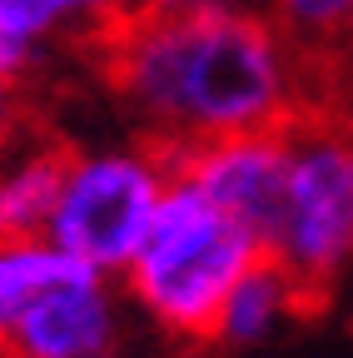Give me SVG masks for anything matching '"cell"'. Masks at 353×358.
<instances>
[{"label": "cell", "instance_id": "3957f363", "mask_svg": "<svg viewBox=\"0 0 353 358\" xmlns=\"http://www.w3.org/2000/svg\"><path fill=\"white\" fill-rule=\"evenodd\" d=\"M264 254L289 268L308 299L353 279V115L303 110L289 124V169Z\"/></svg>", "mask_w": 353, "mask_h": 358}, {"label": "cell", "instance_id": "8fae6325", "mask_svg": "<svg viewBox=\"0 0 353 358\" xmlns=\"http://www.w3.org/2000/svg\"><path fill=\"white\" fill-rule=\"evenodd\" d=\"M20 134H25V129H20V90L0 85V155H6Z\"/></svg>", "mask_w": 353, "mask_h": 358}, {"label": "cell", "instance_id": "5b68a950", "mask_svg": "<svg viewBox=\"0 0 353 358\" xmlns=\"http://www.w3.org/2000/svg\"><path fill=\"white\" fill-rule=\"evenodd\" d=\"M284 169H289V129H259V134H229V140H209L185 155H174V174L224 209L234 224L259 239L274 224L279 194H284Z\"/></svg>", "mask_w": 353, "mask_h": 358}, {"label": "cell", "instance_id": "ba28073f", "mask_svg": "<svg viewBox=\"0 0 353 358\" xmlns=\"http://www.w3.org/2000/svg\"><path fill=\"white\" fill-rule=\"evenodd\" d=\"M60 159L65 150L40 134H20L0 155V239H45L60 189Z\"/></svg>", "mask_w": 353, "mask_h": 358}, {"label": "cell", "instance_id": "6da1fadb", "mask_svg": "<svg viewBox=\"0 0 353 358\" xmlns=\"http://www.w3.org/2000/svg\"><path fill=\"white\" fill-rule=\"evenodd\" d=\"M100 65L140 140L169 155L289 129L319 105V70L254 0L214 10L124 6L100 35Z\"/></svg>", "mask_w": 353, "mask_h": 358}, {"label": "cell", "instance_id": "52a82bcc", "mask_svg": "<svg viewBox=\"0 0 353 358\" xmlns=\"http://www.w3.org/2000/svg\"><path fill=\"white\" fill-rule=\"evenodd\" d=\"M314 303L289 268H279L269 254H259L239 284L224 294V303H219V319H214V334L209 343L214 348H229V353H249V348H264V343H274L298 313Z\"/></svg>", "mask_w": 353, "mask_h": 358}, {"label": "cell", "instance_id": "7c38bea8", "mask_svg": "<svg viewBox=\"0 0 353 358\" xmlns=\"http://www.w3.org/2000/svg\"><path fill=\"white\" fill-rule=\"evenodd\" d=\"M140 10H214V6H239V0H124Z\"/></svg>", "mask_w": 353, "mask_h": 358}, {"label": "cell", "instance_id": "30bf717a", "mask_svg": "<svg viewBox=\"0 0 353 358\" xmlns=\"http://www.w3.org/2000/svg\"><path fill=\"white\" fill-rule=\"evenodd\" d=\"M85 358H194V348L169 343V338L150 334L145 324H135L124 338H115V343H110V348H100V353H85Z\"/></svg>", "mask_w": 353, "mask_h": 358}, {"label": "cell", "instance_id": "277c9868", "mask_svg": "<svg viewBox=\"0 0 353 358\" xmlns=\"http://www.w3.org/2000/svg\"><path fill=\"white\" fill-rule=\"evenodd\" d=\"M169 179L174 155L150 140L75 145L60 159V189L50 204L45 239L70 259L120 279L145 229L154 224Z\"/></svg>", "mask_w": 353, "mask_h": 358}, {"label": "cell", "instance_id": "4fadbf2b", "mask_svg": "<svg viewBox=\"0 0 353 358\" xmlns=\"http://www.w3.org/2000/svg\"><path fill=\"white\" fill-rule=\"evenodd\" d=\"M329 75H353V25H348V40H343V55H338V65Z\"/></svg>", "mask_w": 353, "mask_h": 358}, {"label": "cell", "instance_id": "8992f818", "mask_svg": "<svg viewBox=\"0 0 353 358\" xmlns=\"http://www.w3.org/2000/svg\"><path fill=\"white\" fill-rule=\"evenodd\" d=\"M124 0H0V85H30L65 40L105 35Z\"/></svg>", "mask_w": 353, "mask_h": 358}, {"label": "cell", "instance_id": "9c48e42d", "mask_svg": "<svg viewBox=\"0 0 353 358\" xmlns=\"http://www.w3.org/2000/svg\"><path fill=\"white\" fill-rule=\"evenodd\" d=\"M279 25V35L319 70V80L338 65L353 25V0H254Z\"/></svg>", "mask_w": 353, "mask_h": 358}, {"label": "cell", "instance_id": "7a4b0ae2", "mask_svg": "<svg viewBox=\"0 0 353 358\" xmlns=\"http://www.w3.org/2000/svg\"><path fill=\"white\" fill-rule=\"evenodd\" d=\"M259 254L264 249L244 224H234L189 179L174 174L154 209V224L145 229L135 259L124 264L120 289L150 334L199 353L214 334L224 294Z\"/></svg>", "mask_w": 353, "mask_h": 358}]
</instances>
